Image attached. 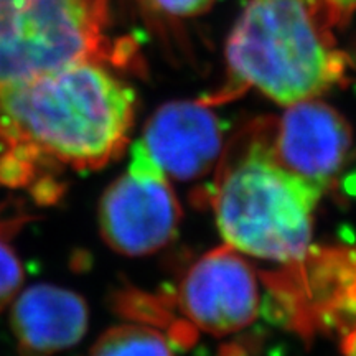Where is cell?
I'll use <instances>...</instances> for the list:
<instances>
[{
    "label": "cell",
    "mask_w": 356,
    "mask_h": 356,
    "mask_svg": "<svg viewBox=\"0 0 356 356\" xmlns=\"http://www.w3.org/2000/svg\"><path fill=\"white\" fill-rule=\"evenodd\" d=\"M136 118V92L97 61H81L0 88V142L6 157L33 177L48 157L101 168L122 154Z\"/></svg>",
    "instance_id": "6da1fadb"
},
{
    "label": "cell",
    "mask_w": 356,
    "mask_h": 356,
    "mask_svg": "<svg viewBox=\"0 0 356 356\" xmlns=\"http://www.w3.org/2000/svg\"><path fill=\"white\" fill-rule=\"evenodd\" d=\"M333 30L322 0H249L226 43L225 86L203 102L251 88L282 106L317 99L350 66Z\"/></svg>",
    "instance_id": "7a4b0ae2"
},
{
    "label": "cell",
    "mask_w": 356,
    "mask_h": 356,
    "mask_svg": "<svg viewBox=\"0 0 356 356\" xmlns=\"http://www.w3.org/2000/svg\"><path fill=\"white\" fill-rule=\"evenodd\" d=\"M273 132V121H257L228 147L213 207L228 246L259 259L293 262L309 251L323 191L274 159Z\"/></svg>",
    "instance_id": "3957f363"
},
{
    "label": "cell",
    "mask_w": 356,
    "mask_h": 356,
    "mask_svg": "<svg viewBox=\"0 0 356 356\" xmlns=\"http://www.w3.org/2000/svg\"><path fill=\"white\" fill-rule=\"evenodd\" d=\"M96 0H0V88L109 55Z\"/></svg>",
    "instance_id": "277c9868"
},
{
    "label": "cell",
    "mask_w": 356,
    "mask_h": 356,
    "mask_svg": "<svg viewBox=\"0 0 356 356\" xmlns=\"http://www.w3.org/2000/svg\"><path fill=\"white\" fill-rule=\"evenodd\" d=\"M180 216L168 178L134 145L127 172L101 198L99 228L104 241L124 256L152 254L172 241Z\"/></svg>",
    "instance_id": "5b68a950"
},
{
    "label": "cell",
    "mask_w": 356,
    "mask_h": 356,
    "mask_svg": "<svg viewBox=\"0 0 356 356\" xmlns=\"http://www.w3.org/2000/svg\"><path fill=\"white\" fill-rule=\"evenodd\" d=\"M178 297L185 317L218 337L246 328L259 310L254 269L228 244L207 252L190 267Z\"/></svg>",
    "instance_id": "8992f818"
},
{
    "label": "cell",
    "mask_w": 356,
    "mask_h": 356,
    "mask_svg": "<svg viewBox=\"0 0 356 356\" xmlns=\"http://www.w3.org/2000/svg\"><path fill=\"white\" fill-rule=\"evenodd\" d=\"M136 145L167 178L197 180L222 157V131L203 101H172L150 115Z\"/></svg>",
    "instance_id": "52a82bcc"
},
{
    "label": "cell",
    "mask_w": 356,
    "mask_h": 356,
    "mask_svg": "<svg viewBox=\"0 0 356 356\" xmlns=\"http://www.w3.org/2000/svg\"><path fill=\"white\" fill-rule=\"evenodd\" d=\"M353 131L335 108L309 99L289 106L274 122V159L293 175L325 191L343 167Z\"/></svg>",
    "instance_id": "ba28073f"
},
{
    "label": "cell",
    "mask_w": 356,
    "mask_h": 356,
    "mask_svg": "<svg viewBox=\"0 0 356 356\" xmlns=\"http://www.w3.org/2000/svg\"><path fill=\"white\" fill-rule=\"evenodd\" d=\"M88 305L68 289L38 284L17 299L12 327L24 356H51L78 343L88 330Z\"/></svg>",
    "instance_id": "9c48e42d"
},
{
    "label": "cell",
    "mask_w": 356,
    "mask_h": 356,
    "mask_svg": "<svg viewBox=\"0 0 356 356\" xmlns=\"http://www.w3.org/2000/svg\"><path fill=\"white\" fill-rule=\"evenodd\" d=\"M89 356H175L162 333L144 325H119L97 338Z\"/></svg>",
    "instance_id": "30bf717a"
},
{
    "label": "cell",
    "mask_w": 356,
    "mask_h": 356,
    "mask_svg": "<svg viewBox=\"0 0 356 356\" xmlns=\"http://www.w3.org/2000/svg\"><path fill=\"white\" fill-rule=\"evenodd\" d=\"M24 280V269L0 231V310L13 299Z\"/></svg>",
    "instance_id": "8fae6325"
},
{
    "label": "cell",
    "mask_w": 356,
    "mask_h": 356,
    "mask_svg": "<svg viewBox=\"0 0 356 356\" xmlns=\"http://www.w3.org/2000/svg\"><path fill=\"white\" fill-rule=\"evenodd\" d=\"M163 12L175 17L202 15L211 8L215 0H155Z\"/></svg>",
    "instance_id": "7c38bea8"
},
{
    "label": "cell",
    "mask_w": 356,
    "mask_h": 356,
    "mask_svg": "<svg viewBox=\"0 0 356 356\" xmlns=\"http://www.w3.org/2000/svg\"><path fill=\"white\" fill-rule=\"evenodd\" d=\"M333 29H343L356 13V0H322Z\"/></svg>",
    "instance_id": "4fadbf2b"
},
{
    "label": "cell",
    "mask_w": 356,
    "mask_h": 356,
    "mask_svg": "<svg viewBox=\"0 0 356 356\" xmlns=\"http://www.w3.org/2000/svg\"><path fill=\"white\" fill-rule=\"evenodd\" d=\"M343 355L345 356H356V328L345 337Z\"/></svg>",
    "instance_id": "5bb4252c"
}]
</instances>
